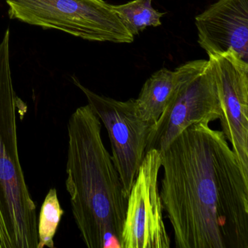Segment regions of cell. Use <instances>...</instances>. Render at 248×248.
Returning <instances> with one entry per match:
<instances>
[{
    "label": "cell",
    "instance_id": "7a4b0ae2",
    "mask_svg": "<svg viewBox=\"0 0 248 248\" xmlns=\"http://www.w3.org/2000/svg\"><path fill=\"white\" fill-rule=\"evenodd\" d=\"M66 186L72 214L88 248H120L127 197L101 137V123L88 104L68 122Z\"/></svg>",
    "mask_w": 248,
    "mask_h": 248
},
{
    "label": "cell",
    "instance_id": "277c9868",
    "mask_svg": "<svg viewBox=\"0 0 248 248\" xmlns=\"http://www.w3.org/2000/svg\"><path fill=\"white\" fill-rule=\"evenodd\" d=\"M8 15L44 30L67 33L88 41L131 43L134 37L112 5L104 0H4Z\"/></svg>",
    "mask_w": 248,
    "mask_h": 248
},
{
    "label": "cell",
    "instance_id": "7c38bea8",
    "mask_svg": "<svg viewBox=\"0 0 248 248\" xmlns=\"http://www.w3.org/2000/svg\"><path fill=\"white\" fill-rule=\"evenodd\" d=\"M63 211L61 207L56 188L47 193L38 217L39 243L37 248L55 247L54 238Z\"/></svg>",
    "mask_w": 248,
    "mask_h": 248
},
{
    "label": "cell",
    "instance_id": "9c48e42d",
    "mask_svg": "<svg viewBox=\"0 0 248 248\" xmlns=\"http://www.w3.org/2000/svg\"><path fill=\"white\" fill-rule=\"evenodd\" d=\"M195 24L208 56L233 50L248 63V0H217L196 16Z\"/></svg>",
    "mask_w": 248,
    "mask_h": 248
},
{
    "label": "cell",
    "instance_id": "3957f363",
    "mask_svg": "<svg viewBox=\"0 0 248 248\" xmlns=\"http://www.w3.org/2000/svg\"><path fill=\"white\" fill-rule=\"evenodd\" d=\"M11 32L0 43V248H37V205L20 162L17 98L10 58Z\"/></svg>",
    "mask_w": 248,
    "mask_h": 248
},
{
    "label": "cell",
    "instance_id": "52a82bcc",
    "mask_svg": "<svg viewBox=\"0 0 248 248\" xmlns=\"http://www.w3.org/2000/svg\"><path fill=\"white\" fill-rule=\"evenodd\" d=\"M161 168V154L148 151L127 198L120 248H170L158 186Z\"/></svg>",
    "mask_w": 248,
    "mask_h": 248
},
{
    "label": "cell",
    "instance_id": "8fae6325",
    "mask_svg": "<svg viewBox=\"0 0 248 248\" xmlns=\"http://www.w3.org/2000/svg\"><path fill=\"white\" fill-rule=\"evenodd\" d=\"M152 0H133L112 8L127 31L135 37L148 27L162 25L161 18L165 13L156 11L152 7Z\"/></svg>",
    "mask_w": 248,
    "mask_h": 248
},
{
    "label": "cell",
    "instance_id": "8992f818",
    "mask_svg": "<svg viewBox=\"0 0 248 248\" xmlns=\"http://www.w3.org/2000/svg\"><path fill=\"white\" fill-rule=\"evenodd\" d=\"M72 79L85 94L88 105L107 129L111 141L113 163L120 175L124 194L128 198L144 159L148 139L154 124L140 116L134 98L117 101L95 93L82 85L75 77Z\"/></svg>",
    "mask_w": 248,
    "mask_h": 248
},
{
    "label": "cell",
    "instance_id": "ba28073f",
    "mask_svg": "<svg viewBox=\"0 0 248 248\" xmlns=\"http://www.w3.org/2000/svg\"><path fill=\"white\" fill-rule=\"evenodd\" d=\"M208 60L220 97L222 132L248 179V63L233 50Z\"/></svg>",
    "mask_w": 248,
    "mask_h": 248
},
{
    "label": "cell",
    "instance_id": "6da1fadb",
    "mask_svg": "<svg viewBox=\"0 0 248 248\" xmlns=\"http://www.w3.org/2000/svg\"><path fill=\"white\" fill-rule=\"evenodd\" d=\"M209 124H191L160 153L164 211L177 248H248V179Z\"/></svg>",
    "mask_w": 248,
    "mask_h": 248
},
{
    "label": "cell",
    "instance_id": "5b68a950",
    "mask_svg": "<svg viewBox=\"0 0 248 248\" xmlns=\"http://www.w3.org/2000/svg\"><path fill=\"white\" fill-rule=\"evenodd\" d=\"M175 69L178 85L151 129L146 153L152 149L162 153L191 124L210 123L221 117L217 83L209 60L191 61Z\"/></svg>",
    "mask_w": 248,
    "mask_h": 248
},
{
    "label": "cell",
    "instance_id": "30bf717a",
    "mask_svg": "<svg viewBox=\"0 0 248 248\" xmlns=\"http://www.w3.org/2000/svg\"><path fill=\"white\" fill-rule=\"evenodd\" d=\"M178 82L176 69H159L142 87L136 99L138 110L146 121L155 124L170 101Z\"/></svg>",
    "mask_w": 248,
    "mask_h": 248
}]
</instances>
